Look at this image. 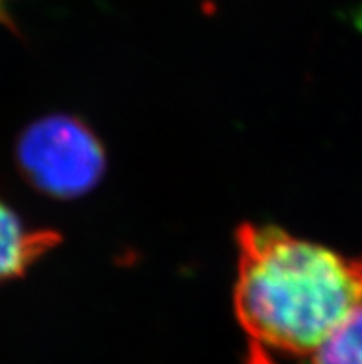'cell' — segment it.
Masks as SVG:
<instances>
[{"label": "cell", "mask_w": 362, "mask_h": 364, "mask_svg": "<svg viewBox=\"0 0 362 364\" xmlns=\"http://www.w3.org/2000/svg\"><path fill=\"white\" fill-rule=\"evenodd\" d=\"M237 250L235 313L257 344L311 353L362 305V255L255 224L240 228Z\"/></svg>", "instance_id": "cell-1"}, {"label": "cell", "mask_w": 362, "mask_h": 364, "mask_svg": "<svg viewBox=\"0 0 362 364\" xmlns=\"http://www.w3.org/2000/svg\"><path fill=\"white\" fill-rule=\"evenodd\" d=\"M15 161L33 189L58 200L91 193L107 165L97 134L82 119L65 113L30 122L17 139Z\"/></svg>", "instance_id": "cell-2"}, {"label": "cell", "mask_w": 362, "mask_h": 364, "mask_svg": "<svg viewBox=\"0 0 362 364\" xmlns=\"http://www.w3.org/2000/svg\"><path fill=\"white\" fill-rule=\"evenodd\" d=\"M61 242L60 233L30 228L0 200V283L17 279Z\"/></svg>", "instance_id": "cell-3"}, {"label": "cell", "mask_w": 362, "mask_h": 364, "mask_svg": "<svg viewBox=\"0 0 362 364\" xmlns=\"http://www.w3.org/2000/svg\"><path fill=\"white\" fill-rule=\"evenodd\" d=\"M312 364H362V305L312 351Z\"/></svg>", "instance_id": "cell-4"}, {"label": "cell", "mask_w": 362, "mask_h": 364, "mask_svg": "<svg viewBox=\"0 0 362 364\" xmlns=\"http://www.w3.org/2000/svg\"><path fill=\"white\" fill-rule=\"evenodd\" d=\"M8 4H9V0H0V24H2V26H11Z\"/></svg>", "instance_id": "cell-5"}]
</instances>
